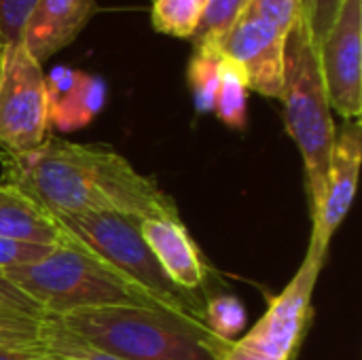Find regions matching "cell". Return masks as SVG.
<instances>
[{
    "instance_id": "cell-4",
    "label": "cell",
    "mask_w": 362,
    "mask_h": 360,
    "mask_svg": "<svg viewBox=\"0 0 362 360\" xmlns=\"http://www.w3.org/2000/svg\"><path fill=\"white\" fill-rule=\"evenodd\" d=\"M280 100L284 104L286 132L303 157L310 214H314L322 199L337 125L320 70L318 45L303 13L295 19L284 40V81Z\"/></svg>"
},
{
    "instance_id": "cell-16",
    "label": "cell",
    "mask_w": 362,
    "mask_h": 360,
    "mask_svg": "<svg viewBox=\"0 0 362 360\" xmlns=\"http://www.w3.org/2000/svg\"><path fill=\"white\" fill-rule=\"evenodd\" d=\"M223 53L216 47H195L187 66V83L199 115L214 110V98L221 81Z\"/></svg>"
},
{
    "instance_id": "cell-15",
    "label": "cell",
    "mask_w": 362,
    "mask_h": 360,
    "mask_svg": "<svg viewBox=\"0 0 362 360\" xmlns=\"http://www.w3.org/2000/svg\"><path fill=\"white\" fill-rule=\"evenodd\" d=\"M248 83L242 70L223 55L221 81L214 98V115L231 129H244L248 121Z\"/></svg>"
},
{
    "instance_id": "cell-11",
    "label": "cell",
    "mask_w": 362,
    "mask_h": 360,
    "mask_svg": "<svg viewBox=\"0 0 362 360\" xmlns=\"http://www.w3.org/2000/svg\"><path fill=\"white\" fill-rule=\"evenodd\" d=\"M140 233L168 278L182 291L208 301L210 265L180 216L144 221L140 223Z\"/></svg>"
},
{
    "instance_id": "cell-28",
    "label": "cell",
    "mask_w": 362,
    "mask_h": 360,
    "mask_svg": "<svg viewBox=\"0 0 362 360\" xmlns=\"http://www.w3.org/2000/svg\"><path fill=\"white\" fill-rule=\"evenodd\" d=\"M223 360H276V359H267V356H261V354H255V352L242 350V348H238V346H235V342H233V346L229 348V352L223 356Z\"/></svg>"
},
{
    "instance_id": "cell-10",
    "label": "cell",
    "mask_w": 362,
    "mask_h": 360,
    "mask_svg": "<svg viewBox=\"0 0 362 360\" xmlns=\"http://www.w3.org/2000/svg\"><path fill=\"white\" fill-rule=\"evenodd\" d=\"M362 159V123L361 119L344 121L337 129L333 157L322 191L318 210L312 214V238L310 244L320 252L329 255L331 240L344 219L348 216L356 187Z\"/></svg>"
},
{
    "instance_id": "cell-25",
    "label": "cell",
    "mask_w": 362,
    "mask_h": 360,
    "mask_svg": "<svg viewBox=\"0 0 362 360\" xmlns=\"http://www.w3.org/2000/svg\"><path fill=\"white\" fill-rule=\"evenodd\" d=\"M341 0H314L312 4V13H310V28H312V36L316 40V45L327 36V32L333 25V19L339 11Z\"/></svg>"
},
{
    "instance_id": "cell-22",
    "label": "cell",
    "mask_w": 362,
    "mask_h": 360,
    "mask_svg": "<svg viewBox=\"0 0 362 360\" xmlns=\"http://www.w3.org/2000/svg\"><path fill=\"white\" fill-rule=\"evenodd\" d=\"M246 11L269 19L284 34H288L295 19L303 13V6H301V0H250Z\"/></svg>"
},
{
    "instance_id": "cell-12",
    "label": "cell",
    "mask_w": 362,
    "mask_h": 360,
    "mask_svg": "<svg viewBox=\"0 0 362 360\" xmlns=\"http://www.w3.org/2000/svg\"><path fill=\"white\" fill-rule=\"evenodd\" d=\"M98 11V0H38L23 25L21 42L42 66L72 45Z\"/></svg>"
},
{
    "instance_id": "cell-19",
    "label": "cell",
    "mask_w": 362,
    "mask_h": 360,
    "mask_svg": "<svg viewBox=\"0 0 362 360\" xmlns=\"http://www.w3.org/2000/svg\"><path fill=\"white\" fill-rule=\"evenodd\" d=\"M38 339L49 352L66 360H121L89 346L85 339L70 333L59 320H55L51 316H47L38 325Z\"/></svg>"
},
{
    "instance_id": "cell-27",
    "label": "cell",
    "mask_w": 362,
    "mask_h": 360,
    "mask_svg": "<svg viewBox=\"0 0 362 360\" xmlns=\"http://www.w3.org/2000/svg\"><path fill=\"white\" fill-rule=\"evenodd\" d=\"M0 360H66L45 346L40 348H0Z\"/></svg>"
},
{
    "instance_id": "cell-6",
    "label": "cell",
    "mask_w": 362,
    "mask_h": 360,
    "mask_svg": "<svg viewBox=\"0 0 362 360\" xmlns=\"http://www.w3.org/2000/svg\"><path fill=\"white\" fill-rule=\"evenodd\" d=\"M49 98L42 66L23 42L0 47V151L28 153L49 138Z\"/></svg>"
},
{
    "instance_id": "cell-23",
    "label": "cell",
    "mask_w": 362,
    "mask_h": 360,
    "mask_svg": "<svg viewBox=\"0 0 362 360\" xmlns=\"http://www.w3.org/2000/svg\"><path fill=\"white\" fill-rule=\"evenodd\" d=\"M51 250H53V246L0 238V272H6V269L17 267V265L36 263V261L45 259Z\"/></svg>"
},
{
    "instance_id": "cell-30",
    "label": "cell",
    "mask_w": 362,
    "mask_h": 360,
    "mask_svg": "<svg viewBox=\"0 0 362 360\" xmlns=\"http://www.w3.org/2000/svg\"><path fill=\"white\" fill-rule=\"evenodd\" d=\"M204 2H206V0H204Z\"/></svg>"
},
{
    "instance_id": "cell-18",
    "label": "cell",
    "mask_w": 362,
    "mask_h": 360,
    "mask_svg": "<svg viewBox=\"0 0 362 360\" xmlns=\"http://www.w3.org/2000/svg\"><path fill=\"white\" fill-rule=\"evenodd\" d=\"M204 11V0H153L151 21L159 34L189 38L195 34Z\"/></svg>"
},
{
    "instance_id": "cell-14",
    "label": "cell",
    "mask_w": 362,
    "mask_h": 360,
    "mask_svg": "<svg viewBox=\"0 0 362 360\" xmlns=\"http://www.w3.org/2000/svg\"><path fill=\"white\" fill-rule=\"evenodd\" d=\"M0 238L57 246L62 233L55 219L42 206L0 178Z\"/></svg>"
},
{
    "instance_id": "cell-20",
    "label": "cell",
    "mask_w": 362,
    "mask_h": 360,
    "mask_svg": "<svg viewBox=\"0 0 362 360\" xmlns=\"http://www.w3.org/2000/svg\"><path fill=\"white\" fill-rule=\"evenodd\" d=\"M204 323L214 335L235 342V337L246 327V310L242 301L235 299L233 295L227 293L210 295L204 310Z\"/></svg>"
},
{
    "instance_id": "cell-24",
    "label": "cell",
    "mask_w": 362,
    "mask_h": 360,
    "mask_svg": "<svg viewBox=\"0 0 362 360\" xmlns=\"http://www.w3.org/2000/svg\"><path fill=\"white\" fill-rule=\"evenodd\" d=\"M0 308L15 310V312L25 314V316H30V318H34V320H38V323L47 318L45 312H42L28 295H23L17 286H13V284L4 278L2 272H0Z\"/></svg>"
},
{
    "instance_id": "cell-29",
    "label": "cell",
    "mask_w": 362,
    "mask_h": 360,
    "mask_svg": "<svg viewBox=\"0 0 362 360\" xmlns=\"http://www.w3.org/2000/svg\"><path fill=\"white\" fill-rule=\"evenodd\" d=\"M312 4H314V0H301L303 13H305V17H308V19H310V13H312Z\"/></svg>"
},
{
    "instance_id": "cell-8",
    "label": "cell",
    "mask_w": 362,
    "mask_h": 360,
    "mask_svg": "<svg viewBox=\"0 0 362 360\" xmlns=\"http://www.w3.org/2000/svg\"><path fill=\"white\" fill-rule=\"evenodd\" d=\"M320 70L333 112L362 117V0H341L331 30L318 42Z\"/></svg>"
},
{
    "instance_id": "cell-9",
    "label": "cell",
    "mask_w": 362,
    "mask_h": 360,
    "mask_svg": "<svg viewBox=\"0 0 362 360\" xmlns=\"http://www.w3.org/2000/svg\"><path fill=\"white\" fill-rule=\"evenodd\" d=\"M284 40L286 34L269 19L244 11L218 49L242 70L250 91L280 100L284 81Z\"/></svg>"
},
{
    "instance_id": "cell-21",
    "label": "cell",
    "mask_w": 362,
    "mask_h": 360,
    "mask_svg": "<svg viewBox=\"0 0 362 360\" xmlns=\"http://www.w3.org/2000/svg\"><path fill=\"white\" fill-rule=\"evenodd\" d=\"M38 0H0V47L21 42L23 25Z\"/></svg>"
},
{
    "instance_id": "cell-13",
    "label": "cell",
    "mask_w": 362,
    "mask_h": 360,
    "mask_svg": "<svg viewBox=\"0 0 362 360\" xmlns=\"http://www.w3.org/2000/svg\"><path fill=\"white\" fill-rule=\"evenodd\" d=\"M49 98V125L59 132L87 127L104 108L108 87L102 76L57 66L45 74Z\"/></svg>"
},
{
    "instance_id": "cell-17",
    "label": "cell",
    "mask_w": 362,
    "mask_h": 360,
    "mask_svg": "<svg viewBox=\"0 0 362 360\" xmlns=\"http://www.w3.org/2000/svg\"><path fill=\"white\" fill-rule=\"evenodd\" d=\"M250 0H206L199 25L191 36L193 49L195 47H216L223 42L227 32L246 11Z\"/></svg>"
},
{
    "instance_id": "cell-3",
    "label": "cell",
    "mask_w": 362,
    "mask_h": 360,
    "mask_svg": "<svg viewBox=\"0 0 362 360\" xmlns=\"http://www.w3.org/2000/svg\"><path fill=\"white\" fill-rule=\"evenodd\" d=\"M55 320L89 346L121 360H223L233 346L199 320L148 308L78 310Z\"/></svg>"
},
{
    "instance_id": "cell-1",
    "label": "cell",
    "mask_w": 362,
    "mask_h": 360,
    "mask_svg": "<svg viewBox=\"0 0 362 360\" xmlns=\"http://www.w3.org/2000/svg\"><path fill=\"white\" fill-rule=\"evenodd\" d=\"M0 168L4 182L21 189L51 216L112 212L138 223L180 216L157 180L108 144L49 136L28 153L0 151Z\"/></svg>"
},
{
    "instance_id": "cell-2",
    "label": "cell",
    "mask_w": 362,
    "mask_h": 360,
    "mask_svg": "<svg viewBox=\"0 0 362 360\" xmlns=\"http://www.w3.org/2000/svg\"><path fill=\"white\" fill-rule=\"evenodd\" d=\"M59 233V244L53 246L45 259L2 272L13 286L45 312V316L57 318L95 308H148L170 314L153 295L117 267L62 229Z\"/></svg>"
},
{
    "instance_id": "cell-26",
    "label": "cell",
    "mask_w": 362,
    "mask_h": 360,
    "mask_svg": "<svg viewBox=\"0 0 362 360\" xmlns=\"http://www.w3.org/2000/svg\"><path fill=\"white\" fill-rule=\"evenodd\" d=\"M38 329L0 327V348H40Z\"/></svg>"
},
{
    "instance_id": "cell-7",
    "label": "cell",
    "mask_w": 362,
    "mask_h": 360,
    "mask_svg": "<svg viewBox=\"0 0 362 360\" xmlns=\"http://www.w3.org/2000/svg\"><path fill=\"white\" fill-rule=\"evenodd\" d=\"M327 257L329 255L310 244L293 280L278 297L272 299L267 312L257 320V325L242 339H235V346L267 359L297 360L314 323L312 299Z\"/></svg>"
},
{
    "instance_id": "cell-5",
    "label": "cell",
    "mask_w": 362,
    "mask_h": 360,
    "mask_svg": "<svg viewBox=\"0 0 362 360\" xmlns=\"http://www.w3.org/2000/svg\"><path fill=\"white\" fill-rule=\"evenodd\" d=\"M53 219L64 233L72 236L85 248L117 267L123 276L153 295L170 314L204 323L206 299L182 291L168 278L146 246L138 221L112 212Z\"/></svg>"
}]
</instances>
